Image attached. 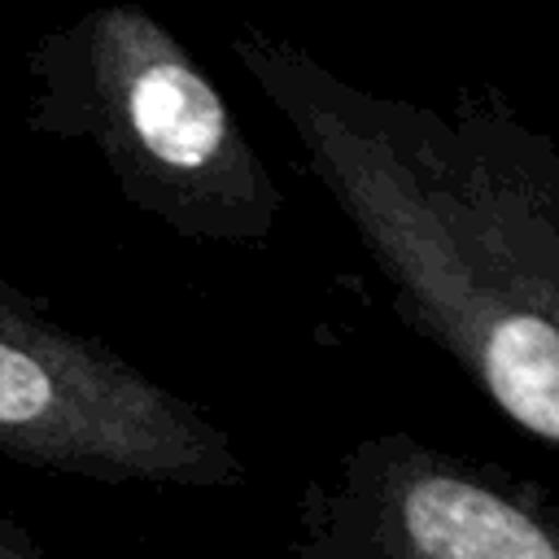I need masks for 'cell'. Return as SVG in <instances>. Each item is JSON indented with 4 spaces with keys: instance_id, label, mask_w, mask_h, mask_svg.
I'll return each instance as SVG.
<instances>
[{
    "instance_id": "6da1fadb",
    "label": "cell",
    "mask_w": 559,
    "mask_h": 559,
    "mask_svg": "<svg viewBox=\"0 0 559 559\" xmlns=\"http://www.w3.org/2000/svg\"><path fill=\"white\" fill-rule=\"evenodd\" d=\"M415 559H559L555 537L507 498L459 476H424L402 493Z\"/></svg>"
},
{
    "instance_id": "7a4b0ae2",
    "label": "cell",
    "mask_w": 559,
    "mask_h": 559,
    "mask_svg": "<svg viewBox=\"0 0 559 559\" xmlns=\"http://www.w3.org/2000/svg\"><path fill=\"white\" fill-rule=\"evenodd\" d=\"M127 122L144 153L170 170H201L223 153L227 109L218 92L175 52L140 57L122 83Z\"/></svg>"
}]
</instances>
